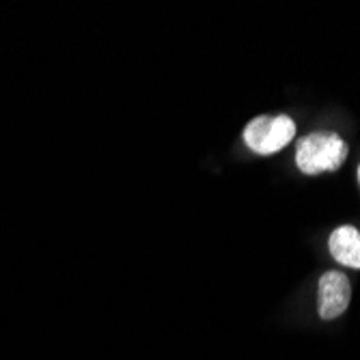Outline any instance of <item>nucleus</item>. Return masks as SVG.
<instances>
[{
  "label": "nucleus",
  "instance_id": "7ed1b4c3",
  "mask_svg": "<svg viewBox=\"0 0 360 360\" xmlns=\"http://www.w3.org/2000/svg\"><path fill=\"white\" fill-rule=\"evenodd\" d=\"M352 300V287L343 272L330 270L319 278L317 287V311L321 319H337L341 317Z\"/></svg>",
  "mask_w": 360,
  "mask_h": 360
},
{
  "label": "nucleus",
  "instance_id": "39448f33",
  "mask_svg": "<svg viewBox=\"0 0 360 360\" xmlns=\"http://www.w3.org/2000/svg\"><path fill=\"white\" fill-rule=\"evenodd\" d=\"M358 181H360V167H358Z\"/></svg>",
  "mask_w": 360,
  "mask_h": 360
},
{
  "label": "nucleus",
  "instance_id": "f03ea898",
  "mask_svg": "<svg viewBox=\"0 0 360 360\" xmlns=\"http://www.w3.org/2000/svg\"><path fill=\"white\" fill-rule=\"evenodd\" d=\"M293 134H296V123L287 115H261L244 127L246 145L259 155H270L285 149L293 141Z\"/></svg>",
  "mask_w": 360,
  "mask_h": 360
},
{
  "label": "nucleus",
  "instance_id": "f257e3e1",
  "mask_svg": "<svg viewBox=\"0 0 360 360\" xmlns=\"http://www.w3.org/2000/svg\"><path fill=\"white\" fill-rule=\"evenodd\" d=\"M347 158L345 141L335 132H313L296 145V165L307 175L337 171Z\"/></svg>",
  "mask_w": 360,
  "mask_h": 360
},
{
  "label": "nucleus",
  "instance_id": "20e7f679",
  "mask_svg": "<svg viewBox=\"0 0 360 360\" xmlns=\"http://www.w3.org/2000/svg\"><path fill=\"white\" fill-rule=\"evenodd\" d=\"M330 255L341 266L360 270V231L354 226H339L328 240Z\"/></svg>",
  "mask_w": 360,
  "mask_h": 360
}]
</instances>
